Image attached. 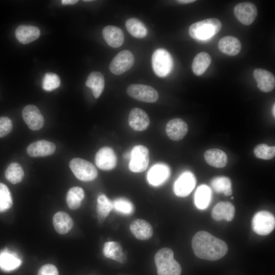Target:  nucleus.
I'll return each mask as SVG.
<instances>
[{
  "instance_id": "nucleus-36",
  "label": "nucleus",
  "mask_w": 275,
  "mask_h": 275,
  "mask_svg": "<svg viewBox=\"0 0 275 275\" xmlns=\"http://www.w3.org/2000/svg\"><path fill=\"white\" fill-rule=\"evenodd\" d=\"M113 208L118 212L123 214L130 215L134 212V206L132 203L126 198H118L113 202Z\"/></svg>"
},
{
  "instance_id": "nucleus-25",
  "label": "nucleus",
  "mask_w": 275,
  "mask_h": 275,
  "mask_svg": "<svg viewBox=\"0 0 275 275\" xmlns=\"http://www.w3.org/2000/svg\"><path fill=\"white\" fill-rule=\"evenodd\" d=\"M204 157L207 163L215 168H224L227 163L228 159L226 153L219 149L207 150L205 151Z\"/></svg>"
},
{
  "instance_id": "nucleus-19",
  "label": "nucleus",
  "mask_w": 275,
  "mask_h": 275,
  "mask_svg": "<svg viewBox=\"0 0 275 275\" xmlns=\"http://www.w3.org/2000/svg\"><path fill=\"white\" fill-rule=\"evenodd\" d=\"M55 150V145L45 140L35 142L31 144L26 149L28 154L31 157L48 156L52 154Z\"/></svg>"
},
{
  "instance_id": "nucleus-44",
  "label": "nucleus",
  "mask_w": 275,
  "mask_h": 275,
  "mask_svg": "<svg viewBox=\"0 0 275 275\" xmlns=\"http://www.w3.org/2000/svg\"><path fill=\"white\" fill-rule=\"evenodd\" d=\"M274 106H275V104H273V107H272V115H273L274 117L275 116V112H274L275 107Z\"/></svg>"
},
{
  "instance_id": "nucleus-21",
  "label": "nucleus",
  "mask_w": 275,
  "mask_h": 275,
  "mask_svg": "<svg viewBox=\"0 0 275 275\" xmlns=\"http://www.w3.org/2000/svg\"><path fill=\"white\" fill-rule=\"evenodd\" d=\"M102 36L108 45L114 48L120 47L124 41V33L116 26H105L102 30Z\"/></svg>"
},
{
  "instance_id": "nucleus-43",
  "label": "nucleus",
  "mask_w": 275,
  "mask_h": 275,
  "mask_svg": "<svg viewBox=\"0 0 275 275\" xmlns=\"http://www.w3.org/2000/svg\"><path fill=\"white\" fill-rule=\"evenodd\" d=\"M195 0H178L176 2L181 4H187L195 2Z\"/></svg>"
},
{
  "instance_id": "nucleus-28",
  "label": "nucleus",
  "mask_w": 275,
  "mask_h": 275,
  "mask_svg": "<svg viewBox=\"0 0 275 275\" xmlns=\"http://www.w3.org/2000/svg\"><path fill=\"white\" fill-rule=\"evenodd\" d=\"M103 253L105 257L120 263H124L126 258L122 252L120 244L115 241H108L104 243Z\"/></svg>"
},
{
  "instance_id": "nucleus-30",
  "label": "nucleus",
  "mask_w": 275,
  "mask_h": 275,
  "mask_svg": "<svg viewBox=\"0 0 275 275\" xmlns=\"http://www.w3.org/2000/svg\"><path fill=\"white\" fill-rule=\"evenodd\" d=\"M211 62L210 56L206 52H201L194 58L191 68L194 73L197 75H202L208 68Z\"/></svg>"
},
{
  "instance_id": "nucleus-17",
  "label": "nucleus",
  "mask_w": 275,
  "mask_h": 275,
  "mask_svg": "<svg viewBox=\"0 0 275 275\" xmlns=\"http://www.w3.org/2000/svg\"><path fill=\"white\" fill-rule=\"evenodd\" d=\"M128 124L130 127L134 130L143 131L149 126L150 119L148 114L144 110L135 107L130 112Z\"/></svg>"
},
{
  "instance_id": "nucleus-5",
  "label": "nucleus",
  "mask_w": 275,
  "mask_h": 275,
  "mask_svg": "<svg viewBox=\"0 0 275 275\" xmlns=\"http://www.w3.org/2000/svg\"><path fill=\"white\" fill-rule=\"evenodd\" d=\"M69 167L75 176L83 181H91L98 175L95 167L90 162L80 158H73Z\"/></svg>"
},
{
  "instance_id": "nucleus-26",
  "label": "nucleus",
  "mask_w": 275,
  "mask_h": 275,
  "mask_svg": "<svg viewBox=\"0 0 275 275\" xmlns=\"http://www.w3.org/2000/svg\"><path fill=\"white\" fill-rule=\"evenodd\" d=\"M85 85L91 89L94 97L97 98L104 90L105 85L104 76L100 72H92L88 75Z\"/></svg>"
},
{
  "instance_id": "nucleus-24",
  "label": "nucleus",
  "mask_w": 275,
  "mask_h": 275,
  "mask_svg": "<svg viewBox=\"0 0 275 275\" xmlns=\"http://www.w3.org/2000/svg\"><path fill=\"white\" fill-rule=\"evenodd\" d=\"M21 259L14 253L5 249L0 252V268L4 271H11L20 266Z\"/></svg>"
},
{
  "instance_id": "nucleus-20",
  "label": "nucleus",
  "mask_w": 275,
  "mask_h": 275,
  "mask_svg": "<svg viewBox=\"0 0 275 275\" xmlns=\"http://www.w3.org/2000/svg\"><path fill=\"white\" fill-rule=\"evenodd\" d=\"M130 230L134 237L140 240L150 239L153 235V228L148 222L142 219H136L131 222Z\"/></svg>"
},
{
  "instance_id": "nucleus-4",
  "label": "nucleus",
  "mask_w": 275,
  "mask_h": 275,
  "mask_svg": "<svg viewBox=\"0 0 275 275\" xmlns=\"http://www.w3.org/2000/svg\"><path fill=\"white\" fill-rule=\"evenodd\" d=\"M152 65L154 73L158 76H167L173 68L172 57L167 50L163 48L157 49L152 54Z\"/></svg>"
},
{
  "instance_id": "nucleus-3",
  "label": "nucleus",
  "mask_w": 275,
  "mask_h": 275,
  "mask_svg": "<svg viewBox=\"0 0 275 275\" xmlns=\"http://www.w3.org/2000/svg\"><path fill=\"white\" fill-rule=\"evenodd\" d=\"M222 29L221 22L217 18H209L196 22L189 28L190 36L198 40H206L218 33Z\"/></svg>"
},
{
  "instance_id": "nucleus-40",
  "label": "nucleus",
  "mask_w": 275,
  "mask_h": 275,
  "mask_svg": "<svg viewBox=\"0 0 275 275\" xmlns=\"http://www.w3.org/2000/svg\"><path fill=\"white\" fill-rule=\"evenodd\" d=\"M13 127L11 120L7 117H0V138L9 134Z\"/></svg>"
},
{
  "instance_id": "nucleus-29",
  "label": "nucleus",
  "mask_w": 275,
  "mask_h": 275,
  "mask_svg": "<svg viewBox=\"0 0 275 275\" xmlns=\"http://www.w3.org/2000/svg\"><path fill=\"white\" fill-rule=\"evenodd\" d=\"M212 193L210 188L203 184L199 186L195 193V203L196 207L201 210L206 209L210 203Z\"/></svg>"
},
{
  "instance_id": "nucleus-7",
  "label": "nucleus",
  "mask_w": 275,
  "mask_h": 275,
  "mask_svg": "<svg viewBox=\"0 0 275 275\" xmlns=\"http://www.w3.org/2000/svg\"><path fill=\"white\" fill-rule=\"evenodd\" d=\"M129 169L133 172L140 173L147 169L149 162L148 148L143 145L134 146L130 152Z\"/></svg>"
},
{
  "instance_id": "nucleus-15",
  "label": "nucleus",
  "mask_w": 275,
  "mask_h": 275,
  "mask_svg": "<svg viewBox=\"0 0 275 275\" xmlns=\"http://www.w3.org/2000/svg\"><path fill=\"white\" fill-rule=\"evenodd\" d=\"M188 125L180 118H175L169 121L166 126V132L168 137L173 141L182 140L187 134Z\"/></svg>"
},
{
  "instance_id": "nucleus-11",
  "label": "nucleus",
  "mask_w": 275,
  "mask_h": 275,
  "mask_svg": "<svg viewBox=\"0 0 275 275\" xmlns=\"http://www.w3.org/2000/svg\"><path fill=\"white\" fill-rule=\"evenodd\" d=\"M256 6L250 2H242L236 5L234 14L237 20L246 25L251 24L257 16Z\"/></svg>"
},
{
  "instance_id": "nucleus-18",
  "label": "nucleus",
  "mask_w": 275,
  "mask_h": 275,
  "mask_svg": "<svg viewBox=\"0 0 275 275\" xmlns=\"http://www.w3.org/2000/svg\"><path fill=\"white\" fill-rule=\"evenodd\" d=\"M235 214L234 206L228 201L218 202L213 208L211 216L215 221L222 219L230 222L233 220Z\"/></svg>"
},
{
  "instance_id": "nucleus-38",
  "label": "nucleus",
  "mask_w": 275,
  "mask_h": 275,
  "mask_svg": "<svg viewBox=\"0 0 275 275\" xmlns=\"http://www.w3.org/2000/svg\"><path fill=\"white\" fill-rule=\"evenodd\" d=\"M12 198L8 187L0 183V212H4L11 207Z\"/></svg>"
},
{
  "instance_id": "nucleus-13",
  "label": "nucleus",
  "mask_w": 275,
  "mask_h": 275,
  "mask_svg": "<svg viewBox=\"0 0 275 275\" xmlns=\"http://www.w3.org/2000/svg\"><path fill=\"white\" fill-rule=\"evenodd\" d=\"M22 116L25 123L32 130H39L44 125L43 116L35 105L29 104L25 106L22 111Z\"/></svg>"
},
{
  "instance_id": "nucleus-34",
  "label": "nucleus",
  "mask_w": 275,
  "mask_h": 275,
  "mask_svg": "<svg viewBox=\"0 0 275 275\" xmlns=\"http://www.w3.org/2000/svg\"><path fill=\"white\" fill-rule=\"evenodd\" d=\"M113 209V202L105 195L102 194L98 197L97 212L100 223L104 221Z\"/></svg>"
},
{
  "instance_id": "nucleus-16",
  "label": "nucleus",
  "mask_w": 275,
  "mask_h": 275,
  "mask_svg": "<svg viewBox=\"0 0 275 275\" xmlns=\"http://www.w3.org/2000/svg\"><path fill=\"white\" fill-rule=\"evenodd\" d=\"M253 76L257 84V87L263 92H269L275 87L274 76L269 71L257 68L253 72Z\"/></svg>"
},
{
  "instance_id": "nucleus-9",
  "label": "nucleus",
  "mask_w": 275,
  "mask_h": 275,
  "mask_svg": "<svg viewBox=\"0 0 275 275\" xmlns=\"http://www.w3.org/2000/svg\"><path fill=\"white\" fill-rule=\"evenodd\" d=\"M134 57L128 50L119 52L112 59L109 65L111 72L115 75H120L130 69L134 64Z\"/></svg>"
},
{
  "instance_id": "nucleus-23",
  "label": "nucleus",
  "mask_w": 275,
  "mask_h": 275,
  "mask_svg": "<svg viewBox=\"0 0 275 275\" xmlns=\"http://www.w3.org/2000/svg\"><path fill=\"white\" fill-rule=\"evenodd\" d=\"M219 50L228 56H233L239 53L241 48L240 41L231 36H227L221 38L218 43Z\"/></svg>"
},
{
  "instance_id": "nucleus-27",
  "label": "nucleus",
  "mask_w": 275,
  "mask_h": 275,
  "mask_svg": "<svg viewBox=\"0 0 275 275\" xmlns=\"http://www.w3.org/2000/svg\"><path fill=\"white\" fill-rule=\"evenodd\" d=\"M53 225L58 233L65 234L71 230L73 222L69 214L64 212L59 211L53 217Z\"/></svg>"
},
{
  "instance_id": "nucleus-31",
  "label": "nucleus",
  "mask_w": 275,
  "mask_h": 275,
  "mask_svg": "<svg viewBox=\"0 0 275 275\" xmlns=\"http://www.w3.org/2000/svg\"><path fill=\"white\" fill-rule=\"evenodd\" d=\"M125 27L128 33L136 38H143L147 34L145 25L140 20L136 18H130L125 22Z\"/></svg>"
},
{
  "instance_id": "nucleus-10",
  "label": "nucleus",
  "mask_w": 275,
  "mask_h": 275,
  "mask_svg": "<svg viewBox=\"0 0 275 275\" xmlns=\"http://www.w3.org/2000/svg\"><path fill=\"white\" fill-rule=\"evenodd\" d=\"M196 184L195 175L189 171L184 172L175 181L173 186L174 192L178 197H186L193 191Z\"/></svg>"
},
{
  "instance_id": "nucleus-39",
  "label": "nucleus",
  "mask_w": 275,
  "mask_h": 275,
  "mask_svg": "<svg viewBox=\"0 0 275 275\" xmlns=\"http://www.w3.org/2000/svg\"><path fill=\"white\" fill-rule=\"evenodd\" d=\"M61 81L59 76L53 73H47L42 80V88L47 91H51L58 88L60 85Z\"/></svg>"
},
{
  "instance_id": "nucleus-6",
  "label": "nucleus",
  "mask_w": 275,
  "mask_h": 275,
  "mask_svg": "<svg viewBox=\"0 0 275 275\" xmlns=\"http://www.w3.org/2000/svg\"><path fill=\"white\" fill-rule=\"evenodd\" d=\"M252 226L256 234L262 236L268 235L274 229V216L268 211H260L253 216Z\"/></svg>"
},
{
  "instance_id": "nucleus-1",
  "label": "nucleus",
  "mask_w": 275,
  "mask_h": 275,
  "mask_svg": "<svg viewBox=\"0 0 275 275\" xmlns=\"http://www.w3.org/2000/svg\"><path fill=\"white\" fill-rule=\"evenodd\" d=\"M191 245L197 257L210 261L222 258L228 250L225 242L204 231L196 233L192 239Z\"/></svg>"
},
{
  "instance_id": "nucleus-32",
  "label": "nucleus",
  "mask_w": 275,
  "mask_h": 275,
  "mask_svg": "<svg viewBox=\"0 0 275 275\" xmlns=\"http://www.w3.org/2000/svg\"><path fill=\"white\" fill-rule=\"evenodd\" d=\"M213 189L217 193H223L226 196L232 194V183L229 178L226 176H218L210 181Z\"/></svg>"
},
{
  "instance_id": "nucleus-37",
  "label": "nucleus",
  "mask_w": 275,
  "mask_h": 275,
  "mask_svg": "<svg viewBox=\"0 0 275 275\" xmlns=\"http://www.w3.org/2000/svg\"><path fill=\"white\" fill-rule=\"evenodd\" d=\"M254 153L258 158L269 160L274 157L275 146H269L265 144H260L254 148Z\"/></svg>"
},
{
  "instance_id": "nucleus-14",
  "label": "nucleus",
  "mask_w": 275,
  "mask_h": 275,
  "mask_svg": "<svg viewBox=\"0 0 275 275\" xmlns=\"http://www.w3.org/2000/svg\"><path fill=\"white\" fill-rule=\"evenodd\" d=\"M170 174V169L167 165L157 163L153 166L148 171L147 180L153 186H159L168 179Z\"/></svg>"
},
{
  "instance_id": "nucleus-12",
  "label": "nucleus",
  "mask_w": 275,
  "mask_h": 275,
  "mask_svg": "<svg viewBox=\"0 0 275 275\" xmlns=\"http://www.w3.org/2000/svg\"><path fill=\"white\" fill-rule=\"evenodd\" d=\"M95 160L97 167L105 171L114 169L117 162V157L114 150L109 147L100 149L95 155Z\"/></svg>"
},
{
  "instance_id": "nucleus-41",
  "label": "nucleus",
  "mask_w": 275,
  "mask_h": 275,
  "mask_svg": "<svg viewBox=\"0 0 275 275\" xmlns=\"http://www.w3.org/2000/svg\"><path fill=\"white\" fill-rule=\"evenodd\" d=\"M38 275H59V273L55 266L52 264H45L40 268Z\"/></svg>"
},
{
  "instance_id": "nucleus-22",
  "label": "nucleus",
  "mask_w": 275,
  "mask_h": 275,
  "mask_svg": "<svg viewBox=\"0 0 275 275\" xmlns=\"http://www.w3.org/2000/svg\"><path fill=\"white\" fill-rule=\"evenodd\" d=\"M39 29L35 26L21 25L15 30V36L17 39L22 44H28L40 36Z\"/></svg>"
},
{
  "instance_id": "nucleus-2",
  "label": "nucleus",
  "mask_w": 275,
  "mask_h": 275,
  "mask_svg": "<svg viewBox=\"0 0 275 275\" xmlns=\"http://www.w3.org/2000/svg\"><path fill=\"white\" fill-rule=\"evenodd\" d=\"M154 261L158 275H180L181 267L174 258L173 251L164 248L158 250L155 255Z\"/></svg>"
},
{
  "instance_id": "nucleus-33",
  "label": "nucleus",
  "mask_w": 275,
  "mask_h": 275,
  "mask_svg": "<svg viewBox=\"0 0 275 275\" xmlns=\"http://www.w3.org/2000/svg\"><path fill=\"white\" fill-rule=\"evenodd\" d=\"M84 197V191L81 187L75 186L71 188L66 196V201L68 207L73 210L77 209L80 206Z\"/></svg>"
},
{
  "instance_id": "nucleus-8",
  "label": "nucleus",
  "mask_w": 275,
  "mask_h": 275,
  "mask_svg": "<svg viewBox=\"0 0 275 275\" xmlns=\"http://www.w3.org/2000/svg\"><path fill=\"white\" fill-rule=\"evenodd\" d=\"M131 97L143 102L153 103L158 99V94L153 87L143 84L130 85L126 90Z\"/></svg>"
},
{
  "instance_id": "nucleus-42",
  "label": "nucleus",
  "mask_w": 275,
  "mask_h": 275,
  "mask_svg": "<svg viewBox=\"0 0 275 275\" xmlns=\"http://www.w3.org/2000/svg\"><path fill=\"white\" fill-rule=\"evenodd\" d=\"M78 2L77 0H62V4L63 5H74Z\"/></svg>"
},
{
  "instance_id": "nucleus-35",
  "label": "nucleus",
  "mask_w": 275,
  "mask_h": 275,
  "mask_svg": "<svg viewBox=\"0 0 275 275\" xmlns=\"http://www.w3.org/2000/svg\"><path fill=\"white\" fill-rule=\"evenodd\" d=\"M6 179L13 184L20 182L24 177V171L20 164L12 162L7 168L5 171Z\"/></svg>"
}]
</instances>
